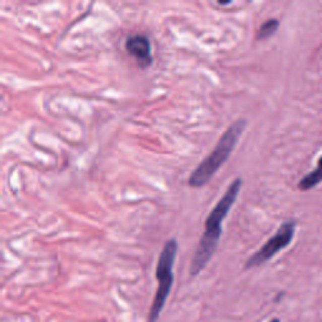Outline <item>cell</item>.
Wrapping results in <instances>:
<instances>
[{"instance_id": "obj_1", "label": "cell", "mask_w": 322, "mask_h": 322, "mask_svg": "<svg viewBox=\"0 0 322 322\" xmlns=\"http://www.w3.org/2000/svg\"><path fill=\"white\" fill-rule=\"evenodd\" d=\"M242 185L243 180L240 177H237L228 186L227 191L224 192V195L220 198L219 202L217 203V205L213 208L210 214L208 215L204 225V234H203L202 239H200L199 244L195 249L194 255H192L191 266H190V276L191 277L199 275L214 254L218 243H219L220 235H222V223L229 213L230 208L234 205Z\"/></svg>"}, {"instance_id": "obj_2", "label": "cell", "mask_w": 322, "mask_h": 322, "mask_svg": "<svg viewBox=\"0 0 322 322\" xmlns=\"http://www.w3.org/2000/svg\"><path fill=\"white\" fill-rule=\"evenodd\" d=\"M247 126V121L244 118H239L234 123L227 128L222 138L219 139L215 148L213 149L212 153L207 156L192 171V174L189 177V185L191 187H202L207 185L210 181L215 172L220 169L223 164L227 161L232 151L234 150L235 145L238 144V140L242 136Z\"/></svg>"}, {"instance_id": "obj_3", "label": "cell", "mask_w": 322, "mask_h": 322, "mask_svg": "<svg viewBox=\"0 0 322 322\" xmlns=\"http://www.w3.org/2000/svg\"><path fill=\"white\" fill-rule=\"evenodd\" d=\"M177 244L176 239L171 238L165 243L160 255H159L158 266H156V280H158V290H156L155 297L151 303L150 312H149V322H158L160 313L164 310L167 297L171 291L172 283H174V265L176 260Z\"/></svg>"}, {"instance_id": "obj_4", "label": "cell", "mask_w": 322, "mask_h": 322, "mask_svg": "<svg viewBox=\"0 0 322 322\" xmlns=\"http://www.w3.org/2000/svg\"><path fill=\"white\" fill-rule=\"evenodd\" d=\"M295 220H288V222L283 223L280 227V229L277 230V233L272 238H270L267 243L247 261L245 268L248 270V268L258 267V266L270 261L272 257H275L278 252L288 247L290 243L292 242L293 235H295Z\"/></svg>"}, {"instance_id": "obj_5", "label": "cell", "mask_w": 322, "mask_h": 322, "mask_svg": "<svg viewBox=\"0 0 322 322\" xmlns=\"http://www.w3.org/2000/svg\"><path fill=\"white\" fill-rule=\"evenodd\" d=\"M126 50L138 62L139 67L146 68L153 63L151 55V43L144 34L130 35L126 40Z\"/></svg>"}, {"instance_id": "obj_6", "label": "cell", "mask_w": 322, "mask_h": 322, "mask_svg": "<svg viewBox=\"0 0 322 322\" xmlns=\"http://www.w3.org/2000/svg\"><path fill=\"white\" fill-rule=\"evenodd\" d=\"M322 182V158L318 161V166L313 170L312 172H310L308 175H306L305 177H302V180L298 184V187L303 191H307V190L312 189V187L317 186L318 184Z\"/></svg>"}, {"instance_id": "obj_7", "label": "cell", "mask_w": 322, "mask_h": 322, "mask_svg": "<svg viewBox=\"0 0 322 322\" xmlns=\"http://www.w3.org/2000/svg\"><path fill=\"white\" fill-rule=\"evenodd\" d=\"M278 27H280V22L278 19H268L267 22L263 23L260 27L257 32V39L258 40H265L267 38L272 37L276 32H277Z\"/></svg>"}, {"instance_id": "obj_8", "label": "cell", "mask_w": 322, "mask_h": 322, "mask_svg": "<svg viewBox=\"0 0 322 322\" xmlns=\"http://www.w3.org/2000/svg\"><path fill=\"white\" fill-rule=\"evenodd\" d=\"M218 4L219 5H229L230 2H218Z\"/></svg>"}, {"instance_id": "obj_9", "label": "cell", "mask_w": 322, "mask_h": 322, "mask_svg": "<svg viewBox=\"0 0 322 322\" xmlns=\"http://www.w3.org/2000/svg\"><path fill=\"white\" fill-rule=\"evenodd\" d=\"M270 322H280V320H278V318H273V320H271Z\"/></svg>"}]
</instances>
